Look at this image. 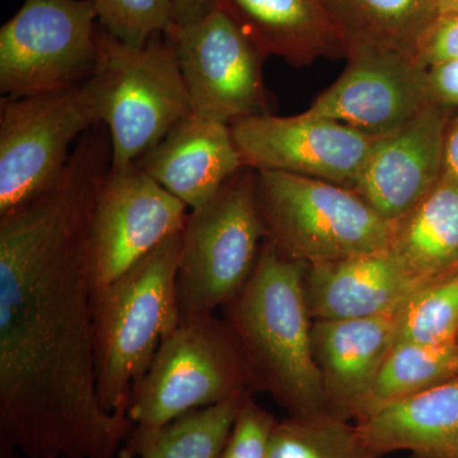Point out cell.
Returning a JSON list of instances; mask_svg holds the SVG:
<instances>
[{
    "label": "cell",
    "instance_id": "f1b7e54d",
    "mask_svg": "<svg viewBox=\"0 0 458 458\" xmlns=\"http://www.w3.org/2000/svg\"><path fill=\"white\" fill-rule=\"evenodd\" d=\"M426 89L429 102L448 108L458 107V60L427 68Z\"/></svg>",
    "mask_w": 458,
    "mask_h": 458
},
{
    "label": "cell",
    "instance_id": "ac0fdd59",
    "mask_svg": "<svg viewBox=\"0 0 458 458\" xmlns=\"http://www.w3.org/2000/svg\"><path fill=\"white\" fill-rule=\"evenodd\" d=\"M265 56L293 66L345 57L322 0H218Z\"/></svg>",
    "mask_w": 458,
    "mask_h": 458
},
{
    "label": "cell",
    "instance_id": "7a4b0ae2",
    "mask_svg": "<svg viewBox=\"0 0 458 458\" xmlns=\"http://www.w3.org/2000/svg\"><path fill=\"white\" fill-rule=\"evenodd\" d=\"M307 267V262L282 254L265 238L251 276L223 307L250 387L273 394L291 415L327 411L313 357L312 318L304 291Z\"/></svg>",
    "mask_w": 458,
    "mask_h": 458
},
{
    "label": "cell",
    "instance_id": "1f68e13d",
    "mask_svg": "<svg viewBox=\"0 0 458 458\" xmlns=\"http://www.w3.org/2000/svg\"><path fill=\"white\" fill-rule=\"evenodd\" d=\"M439 11L443 12H457L458 0H438Z\"/></svg>",
    "mask_w": 458,
    "mask_h": 458
},
{
    "label": "cell",
    "instance_id": "e0dca14e",
    "mask_svg": "<svg viewBox=\"0 0 458 458\" xmlns=\"http://www.w3.org/2000/svg\"><path fill=\"white\" fill-rule=\"evenodd\" d=\"M190 210L210 200L242 170L227 123L190 114L137 162Z\"/></svg>",
    "mask_w": 458,
    "mask_h": 458
},
{
    "label": "cell",
    "instance_id": "4316f807",
    "mask_svg": "<svg viewBox=\"0 0 458 458\" xmlns=\"http://www.w3.org/2000/svg\"><path fill=\"white\" fill-rule=\"evenodd\" d=\"M276 419L247 394L219 458H267Z\"/></svg>",
    "mask_w": 458,
    "mask_h": 458
},
{
    "label": "cell",
    "instance_id": "484cf974",
    "mask_svg": "<svg viewBox=\"0 0 458 458\" xmlns=\"http://www.w3.org/2000/svg\"><path fill=\"white\" fill-rule=\"evenodd\" d=\"M98 25L131 47H146L176 25L170 0H93Z\"/></svg>",
    "mask_w": 458,
    "mask_h": 458
},
{
    "label": "cell",
    "instance_id": "d6986e66",
    "mask_svg": "<svg viewBox=\"0 0 458 458\" xmlns=\"http://www.w3.org/2000/svg\"><path fill=\"white\" fill-rule=\"evenodd\" d=\"M357 424L377 458L399 451L412 458H458V377L388 403Z\"/></svg>",
    "mask_w": 458,
    "mask_h": 458
},
{
    "label": "cell",
    "instance_id": "5b68a950",
    "mask_svg": "<svg viewBox=\"0 0 458 458\" xmlns=\"http://www.w3.org/2000/svg\"><path fill=\"white\" fill-rule=\"evenodd\" d=\"M93 77L101 89L111 140V168L137 164L176 123L192 114L191 101L170 41L159 36L131 47L101 26Z\"/></svg>",
    "mask_w": 458,
    "mask_h": 458
},
{
    "label": "cell",
    "instance_id": "4dcf8cb0",
    "mask_svg": "<svg viewBox=\"0 0 458 458\" xmlns=\"http://www.w3.org/2000/svg\"><path fill=\"white\" fill-rule=\"evenodd\" d=\"M445 170L458 180V116L448 123L445 144Z\"/></svg>",
    "mask_w": 458,
    "mask_h": 458
},
{
    "label": "cell",
    "instance_id": "44dd1931",
    "mask_svg": "<svg viewBox=\"0 0 458 458\" xmlns=\"http://www.w3.org/2000/svg\"><path fill=\"white\" fill-rule=\"evenodd\" d=\"M322 4L346 54L373 47L412 59L441 13L438 0H322Z\"/></svg>",
    "mask_w": 458,
    "mask_h": 458
},
{
    "label": "cell",
    "instance_id": "3957f363",
    "mask_svg": "<svg viewBox=\"0 0 458 458\" xmlns=\"http://www.w3.org/2000/svg\"><path fill=\"white\" fill-rule=\"evenodd\" d=\"M183 229L105 288L93 292L99 401L128 418L132 393L165 337L180 325L176 282Z\"/></svg>",
    "mask_w": 458,
    "mask_h": 458
},
{
    "label": "cell",
    "instance_id": "9c48e42d",
    "mask_svg": "<svg viewBox=\"0 0 458 458\" xmlns=\"http://www.w3.org/2000/svg\"><path fill=\"white\" fill-rule=\"evenodd\" d=\"M93 0H25L0 29V93L25 98L73 89L98 63Z\"/></svg>",
    "mask_w": 458,
    "mask_h": 458
},
{
    "label": "cell",
    "instance_id": "603a6c76",
    "mask_svg": "<svg viewBox=\"0 0 458 458\" xmlns=\"http://www.w3.org/2000/svg\"><path fill=\"white\" fill-rule=\"evenodd\" d=\"M458 377V342L429 346L396 343L379 369L360 419L379 409ZM357 421V423H358Z\"/></svg>",
    "mask_w": 458,
    "mask_h": 458
},
{
    "label": "cell",
    "instance_id": "5bb4252c",
    "mask_svg": "<svg viewBox=\"0 0 458 458\" xmlns=\"http://www.w3.org/2000/svg\"><path fill=\"white\" fill-rule=\"evenodd\" d=\"M450 110L429 102L373 144L354 190L387 221L405 218L441 180Z\"/></svg>",
    "mask_w": 458,
    "mask_h": 458
},
{
    "label": "cell",
    "instance_id": "d4e9b609",
    "mask_svg": "<svg viewBox=\"0 0 458 458\" xmlns=\"http://www.w3.org/2000/svg\"><path fill=\"white\" fill-rule=\"evenodd\" d=\"M457 342L458 271L410 298L397 313L396 334V343L443 346Z\"/></svg>",
    "mask_w": 458,
    "mask_h": 458
},
{
    "label": "cell",
    "instance_id": "30bf717a",
    "mask_svg": "<svg viewBox=\"0 0 458 458\" xmlns=\"http://www.w3.org/2000/svg\"><path fill=\"white\" fill-rule=\"evenodd\" d=\"M165 38L179 60L192 114L229 126L271 114L262 78L267 56L225 9L174 25Z\"/></svg>",
    "mask_w": 458,
    "mask_h": 458
},
{
    "label": "cell",
    "instance_id": "cb8c5ba5",
    "mask_svg": "<svg viewBox=\"0 0 458 458\" xmlns=\"http://www.w3.org/2000/svg\"><path fill=\"white\" fill-rule=\"evenodd\" d=\"M267 458H377L358 424L328 411L289 415L271 430Z\"/></svg>",
    "mask_w": 458,
    "mask_h": 458
},
{
    "label": "cell",
    "instance_id": "8fae6325",
    "mask_svg": "<svg viewBox=\"0 0 458 458\" xmlns=\"http://www.w3.org/2000/svg\"><path fill=\"white\" fill-rule=\"evenodd\" d=\"M190 209L138 164L111 168L90 229L93 289L105 288L185 228Z\"/></svg>",
    "mask_w": 458,
    "mask_h": 458
},
{
    "label": "cell",
    "instance_id": "4fadbf2b",
    "mask_svg": "<svg viewBox=\"0 0 458 458\" xmlns=\"http://www.w3.org/2000/svg\"><path fill=\"white\" fill-rule=\"evenodd\" d=\"M336 82L304 113L384 137L403 128L429 104L426 69L394 51L358 49Z\"/></svg>",
    "mask_w": 458,
    "mask_h": 458
},
{
    "label": "cell",
    "instance_id": "83f0119b",
    "mask_svg": "<svg viewBox=\"0 0 458 458\" xmlns=\"http://www.w3.org/2000/svg\"><path fill=\"white\" fill-rule=\"evenodd\" d=\"M414 60L423 69L458 60L457 12L439 13L419 42Z\"/></svg>",
    "mask_w": 458,
    "mask_h": 458
},
{
    "label": "cell",
    "instance_id": "ffe728a7",
    "mask_svg": "<svg viewBox=\"0 0 458 458\" xmlns=\"http://www.w3.org/2000/svg\"><path fill=\"white\" fill-rule=\"evenodd\" d=\"M391 251L426 286L458 271V180L450 172L394 223Z\"/></svg>",
    "mask_w": 458,
    "mask_h": 458
},
{
    "label": "cell",
    "instance_id": "ba28073f",
    "mask_svg": "<svg viewBox=\"0 0 458 458\" xmlns=\"http://www.w3.org/2000/svg\"><path fill=\"white\" fill-rule=\"evenodd\" d=\"M96 78L73 89L0 99V216L55 185L81 138L102 123Z\"/></svg>",
    "mask_w": 458,
    "mask_h": 458
},
{
    "label": "cell",
    "instance_id": "9a60e30c",
    "mask_svg": "<svg viewBox=\"0 0 458 458\" xmlns=\"http://www.w3.org/2000/svg\"><path fill=\"white\" fill-rule=\"evenodd\" d=\"M424 286L391 250L311 264L304 278L313 321L396 315Z\"/></svg>",
    "mask_w": 458,
    "mask_h": 458
},
{
    "label": "cell",
    "instance_id": "52a82bcc",
    "mask_svg": "<svg viewBox=\"0 0 458 458\" xmlns=\"http://www.w3.org/2000/svg\"><path fill=\"white\" fill-rule=\"evenodd\" d=\"M265 238L255 171L242 168L190 210L176 282L180 322L209 318L231 302L251 276Z\"/></svg>",
    "mask_w": 458,
    "mask_h": 458
},
{
    "label": "cell",
    "instance_id": "8992f818",
    "mask_svg": "<svg viewBox=\"0 0 458 458\" xmlns=\"http://www.w3.org/2000/svg\"><path fill=\"white\" fill-rule=\"evenodd\" d=\"M249 375L236 340L214 316L180 322L165 337L132 393L131 447L192 410L249 393Z\"/></svg>",
    "mask_w": 458,
    "mask_h": 458
},
{
    "label": "cell",
    "instance_id": "7c38bea8",
    "mask_svg": "<svg viewBox=\"0 0 458 458\" xmlns=\"http://www.w3.org/2000/svg\"><path fill=\"white\" fill-rule=\"evenodd\" d=\"M231 132L245 168L284 172L352 190L379 138L306 113L247 117L232 123Z\"/></svg>",
    "mask_w": 458,
    "mask_h": 458
},
{
    "label": "cell",
    "instance_id": "2e32d148",
    "mask_svg": "<svg viewBox=\"0 0 458 458\" xmlns=\"http://www.w3.org/2000/svg\"><path fill=\"white\" fill-rule=\"evenodd\" d=\"M397 313L313 322V357L328 412L360 420L376 377L396 343Z\"/></svg>",
    "mask_w": 458,
    "mask_h": 458
},
{
    "label": "cell",
    "instance_id": "6da1fadb",
    "mask_svg": "<svg viewBox=\"0 0 458 458\" xmlns=\"http://www.w3.org/2000/svg\"><path fill=\"white\" fill-rule=\"evenodd\" d=\"M110 170L90 131L53 188L0 216V458H119L134 429L96 379L90 229Z\"/></svg>",
    "mask_w": 458,
    "mask_h": 458
},
{
    "label": "cell",
    "instance_id": "f546056e",
    "mask_svg": "<svg viewBox=\"0 0 458 458\" xmlns=\"http://www.w3.org/2000/svg\"><path fill=\"white\" fill-rule=\"evenodd\" d=\"M176 25L197 22L218 5V0H170Z\"/></svg>",
    "mask_w": 458,
    "mask_h": 458
},
{
    "label": "cell",
    "instance_id": "7402d4cb",
    "mask_svg": "<svg viewBox=\"0 0 458 458\" xmlns=\"http://www.w3.org/2000/svg\"><path fill=\"white\" fill-rule=\"evenodd\" d=\"M247 394L192 410L138 445L122 448L119 458H219Z\"/></svg>",
    "mask_w": 458,
    "mask_h": 458
},
{
    "label": "cell",
    "instance_id": "277c9868",
    "mask_svg": "<svg viewBox=\"0 0 458 458\" xmlns=\"http://www.w3.org/2000/svg\"><path fill=\"white\" fill-rule=\"evenodd\" d=\"M267 240L288 258L319 264L388 251L394 223L355 190L284 172L255 171Z\"/></svg>",
    "mask_w": 458,
    "mask_h": 458
}]
</instances>
